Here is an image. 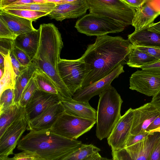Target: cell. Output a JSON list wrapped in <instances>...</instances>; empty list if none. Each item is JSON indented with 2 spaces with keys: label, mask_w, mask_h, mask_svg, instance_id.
Listing matches in <instances>:
<instances>
[{
  "label": "cell",
  "mask_w": 160,
  "mask_h": 160,
  "mask_svg": "<svg viewBox=\"0 0 160 160\" xmlns=\"http://www.w3.org/2000/svg\"><path fill=\"white\" fill-rule=\"evenodd\" d=\"M131 44L120 36L97 37L81 57L85 68L82 88L104 78L120 64H126Z\"/></svg>",
  "instance_id": "obj_1"
},
{
  "label": "cell",
  "mask_w": 160,
  "mask_h": 160,
  "mask_svg": "<svg viewBox=\"0 0 160 160\" xmlns=\"http://www.w3.org/2000/svg\"><path fill=\"white\" fill-rule=\"evenodd\" d=\"M49 130L30 131L19 141L17 148L36 154L45 160H57L68 155L82 144Z\"/></svg>",
  "instance_id": "obj_2"
},
{
  "label": "cell",
  "mask_w": 160,
  "mask_h": 160,
  "mask_svg": "<svg viewBox=\"0 0 160 160\" xmlns=\"http://www.w3.org/2000/svg\"><path fill=\"white\" fill-rule=\"evenodd\" d=\"M99 96L96 136L101 140L109 136L121 117L120 112L123 101L111 85Z\"/></svg>",
  "instance_id": "obj_3"
},
{
  "label": "cell",
  "mask_w": 160,
  "mask_h": 160,
  "mask_svg": "<svg viewBox=\"0 0 160 160\" xmlns=\"http://www.w3.org/2000/svg\"><path fill=\"white\" fill-rule=\"evenodd\" d=\"M39 27L41 33L39 45L32 59L49 62L58 69L60 53L63 47L61 34L52 23L41 24Z\"/></svg>",
  "instance_id": "obj_4"
},
{
  "label": "cell",
  "mask_w": 160,
  "mask_h": 160,
  "mask_svg": "<svg viewBox=\"0 0 160 160\" xmlns=\"http://www.w3.org/2000/svg\"><path fill=\"white\" fill-rule=\"evenodd\" d=\"M90 13L105 17L123 25H132L135 9L122 0H87Z\"/></svg>",
  "instance_id": "obj_5"
},
{
  "label": "cell",
  "mask_w": 160,
  "mask_h": 160,
  "mask_svg": "<svg viewBox=\"0 0 160 160\" xmlns=\"http://www.w3.org/2000/svg\"><path fill=\"white\" fill-rule=\"evenodd\" d=\"M75 27L80 33L97 37L122 32L126 28L114 20L90 13L78 19Z\"/></svg>",
  "instance_id": "obj_6"
},
{
  "label": "cell",
  "mask_w": 160,
  "mask_h": 160,
  "mask_svg": "<svg viewBox=\"0 0 160 160\" xmlns=\"http://www.w3.org/2000/svg\"><path fill=\"white\" fill-rule=\"evenodd\" d=\"M96 123V120L76 117L64 112L49 130L65 138L76 140L89 131Z\"/></svg>",
  "instance_id": "obj_7"
},
{
  "label": "cell",
  "mask_w": 160,
  "mask_h": 160,
  "mask_svg": "<svg viewBox=\"0 0 160 160\" xmlns=\"http://www.w3.org/2000/svg\"><path fill=\"white\" fill-rule=\"evenodd\" d=\"M58 68L62 80L73 96L82 89L85 73L84 61L81 58L75 60L61 59Z\"/></svg>",
  "instance_id": "obj_8"
},
{
  "label": "cell",
  "mask_w": 160,
  "mask_h": 160,
  "mask_svg": "<svg viewBox=\"0 0 160 160\" xmlns=\"http://www.w3.org/2000/svg\"><path fill=\"white\" fill-rule=\"evenodd\" d=\"M160 138V133H150L146 138L130 146L112 151L116 160H148L151 154Z\"/></svg>",
  "instance_id": "obj_9"
},
{
  "label": "cell",
  "mask_w": 160,
  "mask_h": 160,
  "mask_svg": "<svg viewBox=\"0 0 160 160\" xmlns=\"http://www.w3.org/2000/svg\"><path fill=\"white\" fill-rule=\"evenodd\" d=\"M28 124L24 109L0 136V159L13 154V151L18 145L20 138L27 130Z\"/></svg>",
  "instance_id": "obj_10"
},
{
  "label": "cell",
  "mask_w": 160,
  "mask_h": 160,
  "mask_svg": "<svg viewBox=\"0 0 160 160\" xmlns=\"http://www.w3.org/2000/svg\"><path fill=\"white\" fill-rule=\"evenodd\" d=\"M133 110L130 108L121 116L107 138L108 143L112 151L120 150L125 148L126 141L130 134Z\"/></svg>",
  "instance_id": "obj_11"
},
{
  "label": "cell",
  "mask_w": 160,
  "mask_h": 160,
  "mask_svg": "<svg viewBox=\"0 0 160 160\" xmlns=\"http://www.w3.org/2000/svg\"><path fill=\"white\" fill-rule=\"evenodd\" d=\"M124 72L123 66L120 64L111 73L102 79L78 90L72 98L79 101L88 102L94 96L99 95L111 85L112 82Z\"/></svg>",
  "instance_id": "obj_12"
},
{
  "label": "cell",
  "mask_w": 160,
  "mask_h": 160,
  "mask_svg": "<svg viewBox=\"0 0 160 160\" xmlns=\"http://www.w3.org/2000/svg\"><path fill=\"white\" fill-rule=\"evenodd\" d=\"M129 88L153 97L160 89V78L143 70H137L130 77Z\"/></svg>",
  "instance_id": "obj_13"
},
{
  "label": "cell",
  "mask_w": 160,
  "mask_h": 160,
  "mask_svg": "<svg viewBox=\"0 0 160 160\" xmlns=\"http://www.w3.org/2000/svg\"><path fill=\"white\" fill-rule=\"evenodd\" d=\"M62 97L37 89L31 100L24 107L26 117L28 123L50 106L60 102Z\"/></svg>",
  "instance_id": "obj_14"
},
{
  "label": "cell",
  "mask_w": 160,
  "mask_h": 160,
  "mask_svg": "<svg viewBox=\"0 0 160 160\" xmlns=\"http://www.w3.org/2000/svg\"><path fill=\"white\" fill-rule=\"evenodd\" d=\"M130 134H136L147 131L149 126L160 113V110L151 102L133 109Z\"/></svg>",
  "instance_id": "obj_15"
},
{
  "label": "cell",
  "mask_w": 160,
  "mask_h": 160,
  "mask_svg": "<svg viewBox=\"0 0 160 160\" xmlns=\"http://www.w3.org/2000/svg\"><path fill=\"white\" fill-rule=\"evenodd\" d=\"M89 9L87 0H73L70 2L56 5L47 16L51 19L62 21L66 19L80 17L85 14Z\"/></svg>",
  "instance_id": "obj_16"
},
{
  "label": "cell",
  "mask_w": 160,
  "mask_h": 160,
  "mask_svg": "<svg viewBox=\"0 0 160 160\" xmlns=\"http://www.w3.org/2000/svg\"><path fill=\"white\" fill-rule=\"evenodd\" d=\"M64 112V108L61 102L50 106L28 123L27 130L36 131L49 130Z\"/></svg>",
  "instance_id": "obj_17"
},
{
  "label": "cell",
  "mask_w": 160,
  "mask_h": 160,
  "mask_svg": "<svg viewBox=\"0 0 160 160\" xmlns=\"http://www.w3.org/2000/svg\"><path fill=\"white\" fill-rule=\"evenodd\" d=\"M61 102L67 113L76 117L96 120L97 111L88 102L76 101L72 98L62 97Z\"/></svg>",
  "instance_id": "obj_18"
},
{
  "label": "cell",
  "mask_w": 160,
  "mask_h": 160,
  "mask_svg": "<svg viewBox=\"0 0 160 160\" xmlns=\"http://www.w3.org/2000/svg\"><path fill=\"white\" fill-rule=\"evenodd\" d=\"M41 33L40 27L32 32L19 35L14 40L15 46L24 51L32 60L38 48Z\"/></svg>",
  "instance_id": "obj_19"
},
{
  "label": "cell",
  "mask_w": 160,
  "mask_h": 160,
  "mask_svg": "<svg viewBox=\"0 0 160 160\" xmlns=\"http://www.w3.org/2000/svg\"><path fill=\"white\" fill-rule=\"evenodd\" d=\"M148 27L128 35V39L135 46L160 48V33L149 30Z\"/></svg>",
  "instance_id": "obj_20"
},
{
  "label": "cell",
  "mask_w": 160,
  "mask_h": 160,
  "mask_svg": "<svg viewBox=\"0 0 160 160\" xmlns=\"http://www.w3.org/2000/svg\"><path fill=\"white\" fill-rule=\"evenodd\" d=\"M0 19L17 36L33 31L32 21L0 9Z\"/></svg>",
  "instance_id": "obj_21"
},
{
  "label": "cell",
  "mask_w": 160,
  "mask_h": 160,
  "mask_svg": "<svg viewBox=\"0 0 160 160\" xmlns=\"http://www.w3.org/2000/svg\"><path fill=\"white\" fill-rule=\"evenodd\" d=\"M160 14L153 10L146 2L140 8L136 10L132 25L135 32L149 26L153 23L155 19Z\"/></svg>",
  "instance_id": "obj_22"
},
{
  "label": "cell",
  "mask_w": 160,
  "mask_h": 160,
  "mask_svg": "<svg viewBox=\"0 0 160 160\" xmlns=\"http://www.w3.org/2000/svg\"><path fill=\"white\" fill-rule=\"evenodd\" d=\"M159 60L135 47L131 44L126 64L132 68H139L156 62Z\"/></svg>",
  "instance_id": "obj_23"
},
{
  "label": "cell",
  "mask_w": 160,
  "mask_h": 160,
  "mask_svg": "<svg viewBox=\"0 0 160 160\" xmlns=\"http://www.w3.org/2000/svg\"><path fill=\"white\" fill-rule=\"evenodd\" d=\"M37 68L35 64L32 62L21 72L16 79L14 89V104L19 103L22 93L32 77Z\"/></svg>",
  "instance_id": "obj_24"
},
{
  "label": "cell",
  "mask_w": 160,
  "mask_h": 160,
  "mask_svg": "<svg viewBox=\"0 0 160 160\" xmlns=\"http://www.w3.org/2000/svg\"><path fill=\"white\" fill-rule=\"evenodd\" d=\"M32 78L38 89L39 90L62 97L54 83L44 72L37 67L34 72Z\"/></svg>",
  "instance_id": "obj_25"
},
{
  "label": "cell",
  "mask_w": 160,
  "mask_h": 160,
  "mask_svg": "<svg viewBox=\"0 0 160 160\" xmlns=\"http://www.w3.org/2000/svg\"><path fill=\"white\" fill-rule=\"evenodd\" d=\"M24 109V107H20L19 103H15L0 112V136L22 113Z\"/></svg>",
  "instance_id": "obj_26"
},
{
  "label": "cell",
  "mask_w": 160,
  "mask_h": 160,
  "mask_svg": "<svg viewBox=\"0 0 160 160\" xmlns=\"http://www.w3.org/2000/svg\"><path fill=\"white\" fill-rule=\"evenodd\" d=\"M10 52L5 58L4 72L0 78V94L7 89H14L16 78L12 64Z\"/></svg>",
  "instance_id": "obj_27"
},
{
  "label": "cell",
  "mask_w": 160,
  "mask_h": 160,
  "mask_svg": "<svg viewBox=\"0 0 160 160\" xmlns=\"http://www.w3.org/2000/svg\"><path fill=\"white\" fill-rule=\"evenodd\" d=\"M100 151V148L93 144H82L68 155L57 160H82Z\"/></svg>",
  "instance_id": "obj_28"
},
{
  "label": "cell",
  "mask_w": 160,
  "mask_h": 160,
  "mask_svg": "<svg viewBox=\"0 0 160 160\" xmlns=\"http://www.w3.org/2000/svg\"><path fill=\"white\" fill-rule=\"evenodd\" d=\"M56 5L54 3L48 2L41 4L30 3L18 6H8L2 9L28 10L49 13L53 10Z\"/></svg>",
  "instance_id": "obj_29"
},
{
  "label": "cell",
  "mask_w": 160,
  "mask_h": 160,
  "mask_svg": "<svg viewBox=\"0 0 160 160\" xmlns=\"http://www.w3.org/2000/svg\"><path fill=\"white\" fill-rule=\"evenodd\" d=\"M9 13L16 15L32 21H35L39 18L46 16L49 13L43 12L28 10L1 9Z\"/></svg>",
  "instance_id": "obj_30"
},
{
  "label": "cell",
  "mask_w": 160,
  "mask_h": 160,
  "mask_svg": "<svg viewBox=\"0 0 160 160\" xmlns=\"http://www.w3.org/2000/svg\"><path fill=\"white\" fill-rule=\"evenodd\" d=\"M37 89L36 83L32 77L22 93L19 102L20 107H24L26 106L31 100Z\"/></svg>",
  "instance_id": "obj_31"
},
{
  "label": "cell",
  "mask_w": 160,
  "mask_h": 160,
  "mask_svg": "<svg viewBox=\"0 0 160 160\" xmlns=\"http://www.w3.org/2000/svg\"><path fill=\"white\" fill-rule=\"evenodd\" d=\"M14 89L8 88L0 94V112H2L14 104Z\"/></svg>",
  "instance_id": "obj_32"
},
{
  "label": "cell",
  "mask_w": 160,
  "mask_h": 160,
  "mask_svg": "<svg viewBox=\"0 0 160 160\" xmlns=\"http://www.w3.org/2000/svg\"><path fill=\"white\" fill-rule=\"evenodd\" d=\"M12 52L17 59L23 66L27 67L31 62V60L27 54L23 50L14 46Z\"/></svg>",
  "instance_id": "obj_33"
},
{
  "label": "cell",
  "mask_w": 160,
  "mask_h": 160,
  "mask_svg": "<svg viewBox=\"0 0 160 160\" xmlns=\"http://www.w3.org/2000/svg\"><path fill=\"white\" fill-rule=\"evenodd\" d=\"M0 53L5 58L12 50L15 45L14 40L9 39L0 38Z\"/></svg>",
  "instance_id": "obj_34"
},
{
  "label": "cell",
  "mask_w": 160,
  "mask_h": 160,
  "mask_svg": "<svg viewBox=\"0 0 160 160\" xmlns=\"http://www.w3.org/2000/svg\"><path fill=\"white\" fill-rule=\"evenodd\" d=\"M17 36L4 22L0 19V38L9 39L14 40Z\"/></svg>",
  "instance_id": "obj_35"
},
{
  "label": "cell",
  "mask_w": 160,
  "mask_h": 160,
  "mask_svg": "<svg viewBox=\"0 0 160 160\" xmlns=\"http://www.w3.org/2000/svg\"><path fill=\"white\" fill-rule=\"evenodd\" d=\"M149 133L148 131H146L136 134H130L126 141L125 148L138 142L147 137Z\"/></svg>",
  "instance_id": "obj_36"
},
{
  "label": "cell",
  "mask_w": 160,
  "mask_h": 160,
  "mask_svg": "<svg viewBox=\"0 0 160 160\" xmlns=\"http://www.w3.org/2000/svg\"><path fill=\"white\" fill-rule=\"evenodd\" d=\"M140 68L142 70L160 78V61L142 66Z\"/></svg>",
  "instance_id": "obj_37"
},
{
  "label": "cell",
  "mask_w": 160,
  "mask_h": 160,
  "mask_svg": "<svg viewBox=\"0 0 160 160\" xmlns=\"http://www.w3.org/2000/svg\"><path fill=\"white\" fill-rule=\"evenodd\" d=\"M10 57L12 66L16 79L21 72L27 67H24L22 65L14 55L12 52V50L10 52Z\"/></svg>",
  "instance_id": "obj_38"
},
{
  "label": "cell",
  "mask_w": 160,
  "mask_h": 160,
  "mask_svg": "<svg viewBox=\"0 0 160 160\" xmlns=\"http://www.w3.org/2000/svg\"><path fill=\"white\" fill-rule=\"evenodd\" d=\"M13 157L15 160H33L39 158L34 153L24 151L15 154Z\"/></svg>",
  "instance_id": "obj_39"
},
{
  "label": "cell",
  "mask_w": 160,
  "mask_h": 160,
  "mask_svg": "<svg viewBox=\"0 0 160 160\" xmlns=\"http://www.w3.org/2000/svg\"><path fill=\"white\" fill-rule=\"evenodd\" d=\"M134 46L138 49L151 55L158 59L159 61H160V48Z\"/></svg>",
  "instance_id": "obj_40"
},
{
  "label": "cell",
  "mask_w": 160,
  "mask_h": 160,
  "mask_svg": "<svg viewBox=\"0 0 160 160\" xmlns=\"http://www.w3.org/2000/svg\"><path fill=\"white\" fill-rule=\"evenodd\" d=\"M130 7L135 10L141 7L146 2V0H122Z\"/></svg>",
  "instance_id": "obj_41"
},
{
  "label": "cell",
  "mask_w": 160,
  "mask_h": 160,
  "mask_svg": "<svg viewBox=\"0 0 160 160\" xmlns=\"http://www.w3.org/2000/svg\"><path fill=\"white\" fill-rule=\"evenodd\" d=\"M148 160H160V138L152 151Z\"/></svg>",
  "instance_id": "obj_42"
},
{
  "label": "cell",
  "mask_w": 160,
  "mask_h": 160,
  "mask_svg": "<svg viewBox=\"0 0 160 160\" xmlns=\"http://www.w3.org/2000/svg\"><path fill=\"white\" fill-rule=\"evenodd\" d=\"M146 2L153 10L160 14V0H146Z\"/></svg>",
  "instance_id": "obj_43"
},
{
  "label": "cell",
  "mask_w": 160,
  "mask_h": 160,
  "mask_svg": "<svg viewBox=\"0 0 160 160\" xmlns=\"http://www.w3.org/2000/svg\"><path fill=\"white\" fill-rule=\"evenodd\" d=\"M150 102L160 110V89L156 94L152 97Z\"/></svg>",
  "instance_id": "obj_44"
},
{
  "label": "cell",
  "mask_w": 160,
  "mask_h": 160,
  "mask_svg": "<svg viewBox=\"0 0 160 160\" xmlns=\"http://www.w3.org/2000/svg\"><path fill=\"white\" fill-rule=\"evenodd\" d=\"M160 127V113L147 129V131L155 129Z\"/></svg>",
  "instance_id": "obj_45"
},
{
  "label": "cell",
  "mask_w": 160,
  "mask_h": 160,
  "mask_svg": "<svg viewBox=\"0 0 160 160\" xmlns=\"http://www.w3.org/2000/svg\"><path fill=\"white\" fill-rule=\"evenodd\" d=\"M148 29L152 32L160 33V21L152 23L148 27Z\"/></svg>",
  "instance_id": "obj_46"
},
{
  "label": "cell",
  "mask_w": 160,
  "mask_h": 160,
  "mask_svg": "<svg viewBox=\"0 0 160 160\" xmlns=\"http://www.w3.org/2000/svg\"><path fill=\"white\" fill-rule=\"evenodd\" d=\"M30 3H35L34 0H16V1L9 6H18Z\"/></svg>",
  "instance_id": "obj_47"
},
{
  "label": "cell",
  "mask_w": 160,
  "mask_h": 160,
  "mask_svg": "<svg viewBox=\"0 0 160 160\" xmlns=\"http://www.w3.org/2000/svg\"><path fill=\"white\" fill-rule=\"evenodd\" d=\"M16 0H0V9H2L10 6Z\"/></svg>",
  "instance_id": "obj_48"
},
{
  "label": "cell",
  "mask_w": 160,
  "mask_h": 160,
  "mask_svg": "<svg viewBox=\"0 0 160 160\" xmlns=\"http://www.w3.org/2000/svg\"><path fill=\"white\" fill-rule=\"evenodd\" d=\"M102 157L98 153L90 155L82 160H101Z\"/></svg>",
  "instance_id": "obj_49"
},
{
  "label": "cell",
  "mask_w": 160,
  "mask_h": 160,
  "mask_svg": "<svg viewBox=\"0 0 160 160\" xmlns=\"http://www.w3.org/2000/svg\"><path fill=\"white\" fill-rule=\"evenodd\" d=\"M47 2L53 3L56 5L65 3L64 0H46Z\"/></svg>",
  "instance_id": "obj_50"
},
{
  "label": "cell",
  "mask_w": 160,
  "mask_h": 160,
  "mask_svg": "<svg viewBox=\"0 0 160 160\" xmlns=\"http://www.w3.org/2000/svg\"><path fill=\"white\" fill-rule=\"evenodd\" d=\"M5 57L2 55L0 54V68L4 69V62Z\"/></svg>",
  "instance_id": "obj_51"
},
{
  "label": "cell",
  "mask_w": 160,
  "mask_h": 160,
  "mask_svg": "<svg viewBox=\"0 0 160 160\" xmlns=\"http://www.w3.org/2000/svg\"><path fill=\"white\" fill-rule=\"evenodd\" d=\"M35 3L41 4L47 2L46 0H34Z\"/></svg>",
  "instance_id": "obj_52"
},
{
  "label": "cell",
  "mask_w": 160,
  "mask_h": 160,
  "mask_svg": "<svg viewBox=\"0 0 160 160\" xmlns=\"http://www.w3.org/2000/svg\"><path fill=\"white\" fill-rule=\"evenodd\" d=\"M149 133L158 132L160 133V127L148 131Z\"/></svg>",
  "instance_id": "obj_53"
},
{
  "label": "cell",
  "mask_w": 160,
  "mask_h": 160,
  "mask_svg": "<svg viewBox=\"0 0 160 160\" xmlns=\"http://www.w3.org/2000/svg\"><path fill=\"white\" fill-rule=\"evenodd\" d=\"M0 160H15V159L14 157L12 158L7 157L5 158L0 159Z\"/></svg>",
  "instance_id": "obj_54"
},
{
  "label": "cell",
  "mask_w": 160,
  "mask_h": 160,
  "mask_svg": "<svg viewBox=\"0 0 160 160\" xmlns=\"http://www.w3.org/2000/svg\"><path fill=\"white\" fill-rule=\"evenodd\" d=\"M4 69H2L0 68V78L2 77L3 73L4 72Z\"/></svg>",
  "instance_id": "obj_55"
},
{
  "label": "cell",
  "mask_w": 160,
  "mask_h": 160,
  "mask_svg": "<svg viewBox=\"0 0 160 160\" xmlns=\"http://www.w3.org/2000/svg\"><path fill=\"white\" fill-rule=\"evenodd\" d=\"M101 160H112V159H109L107 158L102 157Z\"/></svg>",
  "instance_id": "obj_56"
},
{
  "label": "cell",
  "mask_w": 160,
  "mask_h": 160,
  "mask_svg": "<svg viewBox=\"0 0 160 160\" xmlns=\"http://www.w3.org/2000/svg\"><path fill=\"white\" fill-rule=\"evenodd\" d=\"M33 160H45L42 159V158H37L34 159Z\"/></svg>",
  "instance_id": "obj_57"
},
{
  "label": "cell",
  "mask_w": 160,
  "mask_h": 160,
  "mask_svg": "<svg viewBox=\"0 0 160 160\" xmlns=\"http://www.w3.org/2000/svg\"><path fill=\"white\" fill-rule=\"evenodd\" d=\"M112 160H116L115 158H113L112 159Z\"/></svg>",
  "instance_id": "obj_58"
}]
</instances>
